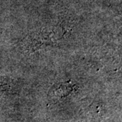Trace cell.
Wrapping results in <instances>:
<instances>
[{
  "mask_svg": "<svg viewBox=\"0 0 122 122\" xmlns=\"http://www.w3.org/2000/svg\"><path fill=\"white\" fill-rule=\"evenodd\" d=\"M65 28L54 26L32 33L25 40V48L33 52L46 46L56 44L65 34Z\"/></svg>",
  "mask_w": 122,
  "mask_h": 122,
  "instance_id": "1",
  "label": "cell"
}]
</instances>
